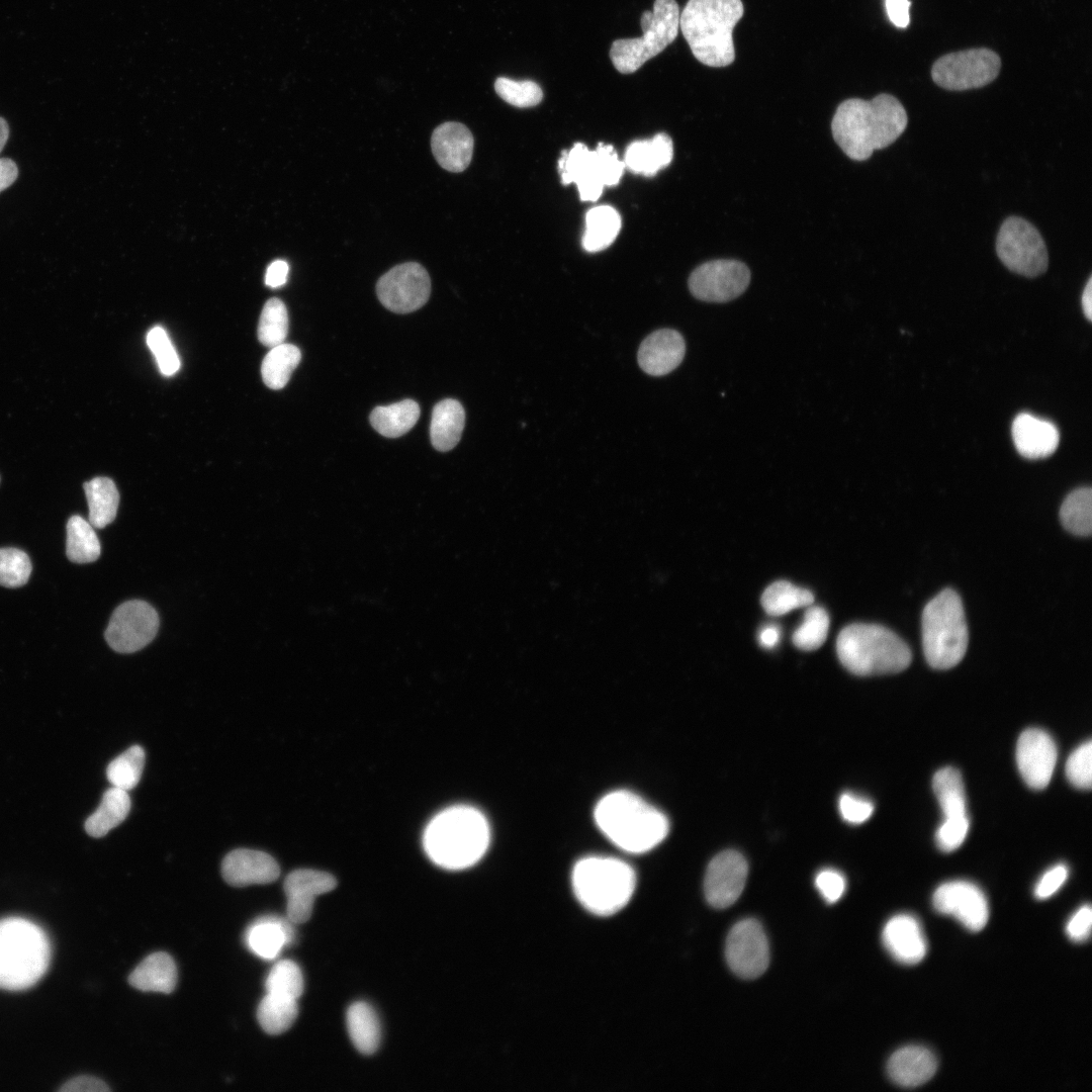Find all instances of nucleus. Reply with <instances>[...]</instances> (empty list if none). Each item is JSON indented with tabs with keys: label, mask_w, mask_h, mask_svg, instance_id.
Returning a JSON list of instances; mask_svg holds the SVG:
<instances>
[{
	"label": "nucleus",
	"mask_w": 1092,
	"mask_h": 1092,
	"mask_svg": "<svg viewBox=\"0 0 1092 1092\" xmlns=\"http://www.w3.org/2000/svg\"><path fill=\"white\" fill-rule=\"evenodd\" d=\"M907 124V112L901 102L882 93L872 100L850 98L841 102L833 115L831 131L848 158L864 161L874 151L893 144Z\"/></svg>",
	"instance_id": "f257e3e1"
},
{
	"label": "nucleus",
	"mask_w": 1092,
	"mask_h": 1092,
	"mask_svg": "<svg viewBox=\"0 0 1092 1092\" xmlns=\"http://www.w3.org/2000/svg\"><path fill=\"white\" fill-rule=\"evenodd\" d=\"M594 817L609 840L631 853L654 848L669 831V822L662 812L628 791L604 796L595 808Z\"/></svg>",
	"instance_id": "f03ea898"
},
{
	"label": "nucleus",
	"mask_w": 1092,
	"mask_h": 1092,
	"mask_svg": "<svg viewBox=\"0 0 1092 1092\" xmlns=\"http://www.w3.org/2000/svg\"><path fill=\"white\" fill-rule=\"evenodd\" d=\"M743 13L741 0H689L679 14V28L694 57L714 68L732 64V31Z\"/></svg>",
	"instance_id": "7ed1b4c3"
},
{
	"label": "nucleus",
	"mask_w": 1092,
	"mask_h": 1092,
	"mask_svg": "<svg viewBox=\"0 0 1092 1092\" xmlns=\"http://www.w3.org/2000/svg\"><path fill=\"white\" fill-rule=\"evenodd\" d=\"M489 843V828L484 816L470 807L448 809L428 826L424 844L437 864L451 870L475 863Z\"/></svg>",
	"instance_id": "20e7f679"
},
{
	"label": "nucleus",
	"mask_w": 1092,
	"mask_h": 1092,
	"mask_svg": "<svg viewBox=\"0 0 1092 1092\" xmlns=\"http://www.w3.org/2000/svg\"><path fill=\"white\" fill-rule=\"evenodd\" d=\"M51 944L44 931L22 917L0 920V988L20 991L47 972Z\"/></svg>",
	"instance_id": "39448f33"
},
{
	"label": "nucleus",
	"mask_w": 1092,
	"mask_h": 1092,
	"mask_svg": "<svg viewBox=\"0 0 1092 1092\" xmlns=\"http://www.w3.org/2000/svg\"><path fill=\"white\" fill-rule=\"evenodd\" d=\"M842 665L856 675H877L904 670L911 662L908 645L891 630L873 624H851L836 640Z\"/></svg>",
	"instance_id": "423d86ee"
},
{
	"label": "nucleus",
	"mask_w": 1092,
	"mask_h": 1092,
	"mask_svg": "<svg viewBox=\"0 0 1092 1092\" xmlns=\"http://www.w3.org/2000/svg\"><path fill=\"white\" fill-rule=\"evenodd\" d=\"M571 885L576 899L588 912L609 916L629 903L635 891L636 875L621 859L587 856L573 867Z\"/></svg>",
	"instance_id": "0eeeda50"
},
{
	"label": "nucleus",
	"mask_w": 1092,
	"mask_h": 1092,
	"mask_svg": "<svg viewBox=\"0 0 1092 1092\" xmlns=\"http://www.w3.org/2000/svg\"><path fill=\"white\" fill-rule=\"evenodd\" d=\"M968 627L959 595L943 589L924 607L922 645L928 664L936 669L957 665L968 647Z\"/></svg>",
	"instance_id": "6e6552de"
},
{
	"label": "nucleus",
	"mask_w": 1092,
	"mask_h": 1092,
	"mask_svg": "<svg viewBox=\"0 0 1092 1092\" xmlns=\"http://www.w3.org/2000/svg\"><path fill=\"white\" fill-rule=\"evenodd\" d=\"M679 14L675 0H655L652 11L641 14V36L613 41L609 54L615 69L631 74L660 54L677 36Z\"/></svg>",
	"instance_id": "1a4fd4ad"
},
{
	"label": "nucleus",
	"mask_w": 1092,
	"mask_h": 1092,
	"mask_svg": "<svg viewBox=\"0 0 1092 1092\" xmlns=\"http://www.w3.org/2000/svg\"><path fill=\"white\" fill-rule=\"evenodd\" d=\"M558 167L562 184L574 183L582 201H597L606 186L619 183L625 164L611 145L601 143L595 151H589L584 144L577 143L562 153Z\"/></svg>",
	"instance_id": "9d476101"
},
{
	"label": "nucleus",
	"mask_w": 1092,
	"mask_h": 1092,
	"mask_svg": "<svg viewBox=\"0 0 1092 1092\" xmlns=\"http://www.w3.org/2000/svg\"><path fill=\"white\" fill-rule=\"evenodd\" d=\"M996 253L1010 271L1022 276L1036 277L1049 266L1043 239L1037 229L1022 217L1010 216L1003 221L996 239Z\"/></svg>",
	"instance_id": "9b49d317"
},
{
	"label": "nucleus",
	"mask_w": 1092,
	"mask_h": 1092,
	"mask_svg": "<svg viewBox=\"0 0 1092 1092\" xmlns=\"http://www.w3.org/2000/svg\"><path fill=\"white\" fill-rule=\"evenodd\" d=\"M1001 60L989 49H972L940 57L932 66L931 76L941 88L963 91L983 87L999 74Z\"/></svg>",
	"instance_id": "f8f14e48"
},
{
	"label": "nucleus",
	"mask_w": 1092,
	"mask_h": 1092,
	"mask_svg": "<svg viewBox=\"0 0 1092 1092\" xmlns=\"http://www.w3.org/2000/svg\"><path fill=\"white\" fill-rule=\"evenodd\" d=\"M158 629L156 610L144 601L132 600L114 610L104 636L114 651L132 653L148 645Z\"/></svg>",
	"instance_id": "ddd939ff"
},
{
	"label": "nucleus",
	"mask_w": 1092,
	"mask_h": 1092,
	"mask_svg": "<svg viewBox=\"0 0 1092 1092\" xmlns=\"http://www.w3.org/2000/svg\"><path fill=\"white\" fill-rule=\"evenodd\" d=\"M379 301L396 313H408L421 308L429 299L431 280L419 263L407 262L394 266L376 284Z\"/></svg>",
	"instance_id": "4468645a"
},
{
	"label": "nucleus",
	"mask_w": 1092,
	"mask_h": 1092,
	"mask_svg": "<svg viewBox=\"0 0 1092 1092\" xmlns=\"http://www.w3.org/2000/svg\"><path fill=\"white\" fill-rule=\"evenodd\" d=\"M750 282V271L737 260L720 259L697 267L689 277L694 297L706 302H727L741 295Z\"/></svg>",
	"instance_id": "2eb2a0df"
},
{
	"label": "nucleus",
	"mask_w": 1092,
	"mask_h": 1092,
	"mask_svg": "<svg viewBox=\"0 0 1092 1092\" xmlns=\"http://www.w3.org/2000/svg\"><path fill=\"white\" fill-rule=\"evenodd\" d=\"M725 958L732 972L742 979H755L765 972L769 947L758 921L743 919L731 928L726 939Z\"/></svg>",
	"instance_id": "dca6fc26"
},
{
	"label": "nucleus",
	"mask_w": 1092,
	"mask_h": 1092,
	"mask_svg": "<svg viewBox=\"0 0 1092 1092\" xmlns=\"http://www.w3.org/2000/svg\"><path fill=\"white\" fill-rule=\"evenodd\" d=\"M934 909L956 918L971 931H980L989 918L988 901L983 891L968 881L940 885L932 897Z\"/></svg>",
	"instance_id": "f3484780"
},
{
	"label": "nucleus",
	"mask_w": 1092,
	"mask_h": 1092,
	"mask_svg": "<svg viewBox=\"0 0 1092 1092\" xmlns=\"http://www.w3.org/2000/svg\"><path fill=\"white\" fill-rule=\"evenodd\" d=\"M747 875L748 864L741 853L735 850L718 853L706 870L704 893L707 902L717 909L730 907L742 894Z\"/></svg>",
	"instance_id": "a211bd4d"
},
{
	"label": "nucleus",
	"mask_w": 1092,
	"mask_h": 1092,
	"mask_svg": "<svg viewBox=\"0 0 1092 1092\" xmlns=\"http://www.w3.org/2000/svg\"><path fill=\"white\" fill-rule=\"evenodd\" d=\"M1058 751L1054 739L1041 729L1023 731L1016 745V763L1025 784L1034 789H1044L1054 774Z\"/></svg>",
	"instance_id": "6ab92c4d"
},
{
	"label": "nucleus",
	"mask_w": 1092,
	"mask_h": 1092,
	"mask_svg": "<svg viewBox=\"0 0 1092 1092\" xmlns=\"http://www.w3.org/2000/svg\"><path fill=\"white\" fill-rule=\"evenodd\" d=\"M336 886L334 876L323 871L299 869L291 872L283 886L287 918L294 924L306 922L312 914L315 897L333 891Z\"/></svg>",
	"instance_id": "aec40b11"
},
{
	"label": "nucleus",
	"mask_w": 1092,
	"mask_h": 1092,
	"mask_svg": "<svg viewBox=\"0 0 1092 1092\" xmlns=\"http://www.w3.org/2000/svg\"><path fill=\"white\" fill-rule=\"evenodd\" d=\"M223 880L233 887L265 885L276 881L280 875L277 861L269 853L238 848L229 852L221 862Z\"/></svg>",
	"instance_id": "412c9836"
},
{
	"label": "nucleus",
	"mask_w": 1092,
	"mask_h": 1092,
	"mask_svg": "<svg viewBox=\"0 0 1092 1092\" xmlns=\"http://www.w3.org/2000/svg\"><path fill=\"white\" fill-rule=\"evenodd\" d=\"M686 353L682 336L675 330L652 332L641 343L637 360L640 368L651 376H662L681 363Z\"/></svg>",
	"instance_id": "4be33fe9"
},
{
	"label": "nucleus",
	"mask_w": 1092,
	"mask_h": 1092,
	"mask_svg": "<svg viewBox=\"0 0 1092 1092\" xmlns=\"http://www.w3.org/2000/svg\"><path fill=\"white\" fill-rule=\"evenodd\" d=\"M882 940L893 959L904 965L918 964L927 952L921 925L909 914H898L889 919L883 928Z\"/></svg>",
	"instance_id": "5701e85b"
},
{
	"label": "nucleus",
	"mask_w": 1092,
	"mask_h": 1092,
	"mask_svg": "<svg viewBox=\"0 0 1092 1092\" xmlns=\"http://www.w3.org/2000/svg\"><path fill=\"white\" fill-rule=\"evenodd\" d=\"M474 140L467 126L448 121L435 128L431 148L438 164L453 173L464 171L470 164Z\"/></svg>",
	"instance_id": "b1692460"
},
{
	"label": "nucleus",
	"mask_w": 1092,
	"mask_h": 1092,
	"mask_svg": "<svg viewBox=\"0 0 1092 1092\" xmlns=\"http://www.w3.org/2000/svg\"><path fill=\"white\" fill-rule=\"evenodd\" d=\"M1012 437L1018 453L1028 459L1052 455L1060 441L1059 431L1054 424L1026 413L1014 419Z\"/></svg>",
	"instance_id": "393cba45"
},
{
	"label": "nucleus",
	"mask_w": 1092,
	"mask_h": 1092,
	"mask_svg": "<svg viewBox=\"0 0 1092 1092\" xmlns=\"http://www.w3.org/2000/svg\"><path fill=\"white\" fill-rule=\"evenodd\" d=\"M937 1069L935 1056L926 1048L908 1045L896 1051L888 1061L890 1079L904 1088L920 1086L930 1080Z\"/></svg>",
	"instance_id": "a878e982"
},
{
	"label": "nucleus",
	"mask_w": 1092,
	"mask_h": 1092,
	"mask_svg": "<svg viewBox=\"0 0 1092 1092\" xmlns=\"http://www.w3.org/2000/svg\"><path fill=\"white\" fill-rule=\"evenodd\" d=\"M287 916H263L254 921L247 929L245 940L252 952L265 959L273 960L283 946L295 939V931Z\"/></svg>",
	"instance_id": "bb28decb"
},
{
	"label": "nucleus",
	"mask_w": 1092,
	"mask_h": 1092,
	"mask_svg": "<svg viewBox=\"0 0 1092 1092\" xmlns=\"http://www.w3.org/2000/svg\"><path fill=\"white\" fill-rule=\"evenodd\" d=\"M672 141L664 132L651 140L632 142L626 149L624 164L632 173L652 177L672 161Z\"/></svg>",
	"instance_id": "cd10ccee"
},
{
	"label": "nucleus",
	"mask_w": 1092,
	"mask_h": 1092,
	"mask_svg": "<svg viewBox=\"0 0 1092 1092\" xmlns=\"http://www.w3.org/2000/svg\"><path fill=\"white\" fill-rule=\"evenodd\" d=\"M128 982L141 991L169 994L177 983L176 964L167 952H154L138 965L129 975Z\"/></svg>",
	"instance_id": "c85d7f7f"
},
{
	"label": "nucleus",
	"mask_w": 1092,
	"mask_h": 1092,
	"mask_svg": "<svg viewBox=\"0 0 1092 1092\" xmlns=\"http://www.w3.org/2000/svg\"><path fill=\"white\" fill-rule=\"evenodd\" d=\"M464 425L465 412L458 400L439 401L433 408L430 426L433 447L440 452L453 449L460 441Z\"/></svg>",
	"instance_id": "c756f323"
},
{
	"label": "nucleus",
	"mask_w": 1092,
	"mask_h": 1092,
	"mask_svg": "<svg viewBox=\"0 0 1092 1092\" xmlns=\"http://www.w3.org/2000/svg\"><path fill=\"white\" fill-rule=\"evenodd\" d=\"M130 806L127 791L111 787L104 792L97 810L86 819L87 834L95 838L105 836L127 817Z\"/></svg>",
	"instance_id": "7c9ffc66"
},
{
	"label": "nucleus",
	"mask_w": 1092,
	"mask_h": 1092,
	"mask_svg": "<svg viewBox=\"0 0 1092 1092\" xmlns=\"http://www.w3.org/2000/svg\"><path fill=\"white\" fill-rule=\"evenodd\" d=\"M932 787L943 814L942 821H968L967 802L961 774L943 767L933 777Z\"/></svg>",
	"instance_id": "2f4dec72"
},
{
	"label": "nucleus",
	"mask_w": 1092,
	"mask_h": 1092,
	"mask_svg": "<svg viewBox=\"0 0 1092 1092\" xmlns=\"http://www.w3.org/2000/svg\"><path fill=\"white\" fill-rule=\"evenodd\" d=\"M89 508V523L97 529L112 523L116 517L119 493L108 477L99 476L83 484Z\"/></svg>",
	"instance_id": "473e14b6"
},
{
	"label": "nucleus",
	"mask_w": 1092,
	"mask_h": 1092,
	"mask_svg": "<svg viewBox=\"0 0 1092 1092\" xmlns=\"http://www.w3.org/2000/svg\"><path fill=\"white\" fill-rule=\"evenodd\" d=\"M622 225L621 215L610 205L590 208L585 215L582 246L594 253L608 248L617 238Z\"/></svg>",
	"instance_id": "72a5a7b5"
},
{
	"label": "nucleus",
	"mask_w": 1092,
	"mask_h": 1092,
	"mask_svg": "<svg viewBox=\"0 0 1092 1092\" xmlns=\"http://www.w3.org/2000/svg\"><path fill=\"white\" fill-rule=\"evenodd\" d=\"M420 418V406L413 399L376 406L370 414L371 426L382 436L397 438L407 433Z\"/></svg>",
	"instance_id": "f704fd0d"
},
{
	"label": "nucleus",
	"mask_w": 1092,
	"mask_h": 1092,
	"mask_svg": "<svg viewBox=\"0 0 1092 1092\" xmlns=\"http://www.w3.org/2000/svg\"><path fill=\"white\" fill-rule=\"evenodd\" d=\"M347 1029L355 1048L373 1054L380 1042V1024L374 1009L365 1002L352 1004L347 1011Z\"/></svg>",
	"instance_id": "c9c22d12"
},
{
	"label": "nucleus",
	"mask_w": 1092,
	"mask_h": 1092,
	"mask_svg": "<svg viewBox=\"0 0 1092 1092\" xmlns=\"http://www.w3.org/2000/svg\"><path fill=\"white\" fill-rule=\"evenodd\" d=\"M66 554L74 563H90L100 556L94 527L81 516H72L67 523Z\"/></svg>",
	"instance_id": "e433bc0d"
},
{
	"label": "nucleus",
	"mask_w": 1092,
	"mask_h": 1092,
	"mask_svg": "<svg viewBox=\"0 0 1092 1092\" xmlns=\"http://www.w3.org/2000/svg\"><path fill=\"white\" fill-rule=\"evenodd\" d=\"M298 1015L297 1000L266 993L257 1009V1019L262 1029L277 1035L286 1031Z\"/></svg>",
	"instance_id": "4c0bfd02"
},
{
	"label": "nucleus",
	"mask_w": 1092,
	"mask_h": 1092,
	"mask_svg": "<svg viewBox=\"0 0 1092 1092\" xmlns=\"http://www.w3.org/2000/svg\"><path fill=\"white\" fill-rule=\"evenodd\" d=\"M300 359V350L294 345L282 343L271 348L261 366L264 383L271 389L283 388Z\"/></svg>",
	"instance_id": "58836bf2"
},
{
	"label": "nucleus",
	"mask_w": 1092,
	"mask_h": 1092,
	"mask_svg": "<svg viewBox=\"0 0 1092 1092\" xmlns=\"http://www.w3.org/2000/svg\"><path fill=\"white\" fill-rule=\"evenodd\" d=\"M813 594L786 580L768 585L761 596L764 611L771 616H782L794 609L811 606Z\"/></svg>",
	"instance_id": "ea45409f"
},
{
	"label": "nucleus",
	"mask_w": 1092,
	"mask_h": 1092,
	"mask_svg": "<svg viewBox=\"0 0 1092 1092\" xmlns=\"http://www.w3.org/2000/svg\"><path fill=\"white\" fill-rule=\"evenodd\" d=\"M1060 517L1064 527L1079 536H1089L1092 531V490L1080 487L1073 490L1063 502Z\"/></svg>",
	"instance_id": "a19ab883"
},
{
	"label": "nucleus",
	"mask_w": 1092,
	"mask_h": 1092,
	"mask_svg": "<svg viewBox=\"0 0 1092 1092\" xmlns=\"http://www.w3.org/2000/svg\"><path fill=\"white\" fill-rule=\"evenodd\" d=\"M145 764V751L140 745H132L115 757L106 768V777L112 787L129 791L142 777Z\"/></svg>",
	"instance_id": "79ce46f5"
},
{
	"label": "nucleus",
	"mask_w": 1092,
	"mask_h": 1092,
	"mask_svg": "<svg viewBox=\"0 0 1092 1092\" xmlns=\"http://www.w3.org/2000/svg\"><path fill=\"white\" fill-rule=\"evenodd\" d=\"M288 333V313L278 298H270L264 304L259 325L258 339L266 347L273 348L284 343Z\"/></svg>",
	"instance_id": "37998d69"
},
{
	"label": "nucleus",
	"mask_w": 1092,
	"mask_h": 1092,
	"mask_svg": "<svg viewBox=\"0 0 1092 1092\" xmlns=\"http://www.w3.org/2000/svg\"><path fill=\"white\" fill-rule=\"evenodd\" d=\"M829 622V616L825 609L819 606L808 608L804 614L802 624L792 636L794 645L806 651L819 648L826 640Z\"/></svg>",
	"instance_id": "c03bdc74"
},
{
	"label": "nucleus",
	"mask_w": 1092,
	"mask_h": 1092,
	"mask_svg": "<svg viewBox=\"0 0 1092 1092\" xmlns=\"http://www.w3.org/2000/svg\"><path fill=\"white\" fill-rule=\"evenodd\" d=\"M265 987L267 993L297 1000L303 992L300 968L290 960L278 962L269 972Z\"/></svg>",
	"instance_id": "a18cd8bd"
},
{
	"label": "nucleus",
	"mask_w": 1092,
	"mask_h": 1092,
	"mask_svg": "<svg viewBox=\"0 0 1092 1092\" xmlns=\"http://www.w3.org/2000/svg\"><path fill=\"white\" fill-rule=\"evenodd\" d=\"M496 94L507 103L519 107H533L543 99L541 87L534 81H517L507 77H498L494 82Z\"/></svg>",
	"instance_id": "49530a36"
},
{
	"label": "nucleus",
	"mask_w": 1092,
	"mask_h": 1092,
	"mask_svg": "<svg viewBox=\"0 0 1092 1092\" xmlns=\"http://www.w3.org/2000/svg\"><path fill=\"white\" fill-rule=\"evenodd\" d=\"M31 573L28 555L17 548L0 549V585L19 587L24 585Z\"/></svg>",
	"instance_id": "de8ad7c7"
},
{
	"label": "nucleus",
	"mask_w": 1092,
	"mask_h": 1092,
	"mask_svg": "<svg viewBox=\"0 0 1092 1092\" xmlns=\"http://www.w3.org/2000/svg\"><path fill=\"white\" fill-rule=\"evenodd\" d=\"M147 344L153 352L161 373L165 376L175 374L180 368V360L166 331L155 327L147 335Z\"/></svg>",
	"instance_id": "09e8293b"
},
{
	"label": "nucleus",
	"mask_w": 1092,
	"mask_h": 1092,
	"mask_svg": "<svg viewBox=\"0 0 1092 1092\" xmlns=\"http://www.w3.org/2000/svg\"><path fill=\"white\" fill-rule=\"evenodd\" d=\"M1066 776L1069 782L1079 789H1090L1092 783V743L1087 740L1080 744L1066 762Z\"/></svg>",
	"instance_id": "8fccbe9b"
},
{
	"label": "nucleus",
	"mask_w": 1092,
	"mask_h": 1092,
	"mask_svg": "<svg viewBox=\"0 0 1092 1092\" xmlns=\"http://www.w3.org/2000/svg\"><path fill=\"white\" fill-rule=\"evenodd\" d=\"M838 809L845 821L851 824H860L872 816L874 805L863 797L845 793L839 798Z\"/></svg>",
	"instance_id": "3c124183"
},
{
	"label": "nucleus",
	"mask_w": 1092,
	"mask_h": 1092,
	"mask_svg": "<svg viewBox=\"0 0 1092 1092\" xmlns=\"http://www.w3.org/2000/svg\"><path fill=\"white\" fill-rule=\"evenodd\" d=\"M970 821H942L935 833L937 846L945 852L956 850L965 841Z\"/></svg>",
	"instance_id": "603ef678"
},
{
	"label": "nucleus",
	"mask_w": 1092,
	"mask_h": 1092,
	"mask_svg": "<svg viewBox=\"0 0 1092 1092\" xmlns=\"http://www.w3.org/2000/svg\"><path fill=\"white\" fill-rule=\"evenodd\" d=\"M815 885L821 896L827 903L837 902L843 895L846 887L845 878L834 869H824L818 873Z\"/></svg>",
	"instance_id": "864d4df0"
},
{
	"label": "nucleus",
	"mask_w": 1092,
	"mask_h": 1092,
	"mask_svg": "<svg viewBox=\"0 0 1092 1092\" xmlns=\"http://www.w3.org/2000/svg\"><path fill=\"white\" fill-rule=\"evenodd\" d=\"M1069 870L1066 864L1059 863L1048 870L1038 880L1034 895L1037 899H1046L1053 896L1066 882Z\"/></svg>",
	"instance_id": "5fc2aeb1"
},
{
	"label": "nucleus",
	"mask_w": 1092,
	"mask_h": 1092,
	"mask_svg": "<svg viewBox=\"0 0 1092 1092\" xmlns=\"http://www.w3.org/2000/svg\"><path fill=\"white\" fill-rule=\"evenodd\" d=\"M1092 910L1090 905L1080 907L1069 919L1066 932L1075 942H1083L1090 937Z\"/></svg>",
	"instance_id": "6e6d98bb"
},
{
	"label": "nucleus",
	"mask_w": 1092,
	"mask_h": 1092,
	"mask_svg": "<svg viewBox=\"0 0 1092 1092\" xmlns=\"http://www.w3.org/2000/svg\"><path fill=\"white\" fill-rule=\"evenodd\" d=\"M109 1087L102 1080L92 1076H78L66 1082L60 1091L64 1092H104Z\"/></svg>",
	"instance_id": "4d7b16f0"
},
{
	"label": "nucleus",
	"mask_w": 1092,
	"mask_h": 1092,
	"mask_svg": "<svg viewBox=\"0 0 1092 1092\" xmlns=\"http://www.w3.org/2000/svg\"><path fill=\"white\" fill-rule=\"evenodd\" d=\"M909 0H886V9L891 22L900 28L908 26L910 21Z\"/></svg>",
	"instance_id": "13d9d810"
},
{
	"label": "nucleus",
	"mask_w": 1092,
	"mask_h": 1092,
	"mask_svg": "<svg viewBox=\"0 0 1092 1092\" xmlns=\"http://www.w3.org/2000/svg\"><path fill=\"white\" fill-rule=\"evenodd\" d=\"M289 267L283 260H276L272 262L266 271L265 282L269 287L277 288L282 286L287 279Z\"/></svg>",
	"instance_id": "bf43d9fd"
},
{
	"label": "nucleus",
	"mask_w": 1092,
	"mask_h": 1092,
	"mask_svg": "<svg viewBox=\"0 0 1092 1092\" xmlns=\"http://www.w3.org/2000/svg\"><path fill=\"white\" fill-rule=\"evenodd\" d=\"M18 176V168L15 162L8 158H0V192L11 186Z\"/></svg>",
	"instance_id": "052dcab7"
},
{
	"label": "nucleus",
	"mask_w": 1092,
	"mask_h": 1092,
	"mask_svg": "<svg viewBox=\"0 0 1092 1092\" xmlns=\"http://www.w3.org/2000/svg\"><path fill=\"white\" fill-rule=\"evenodd\" d=\"M781 631L776 625H767L759 632L758 640L762 647L772 648L780 640Z\"/></svg>",
	"instance_id": "680f3d73"
},
{
	"label": "nucleus",
	"mask_w": 1092,
	"mask_h": 1092,
	"mask_svg": "<svg viewBox=\"0 0 1092 1092\" xmlns=\"http://www.w3.org/2000/svg\"><path fill=\"white\" fill-rule=\"evenodd\" d=\"M1082 307L1085 316L1092 320V278L1089 277L1087 284L1082 293Z\"/></svg>",
	"instance_id": "e2e57ef3"
},
{
	"label": "nucleus",
	"mask_w": 1092,
	"mask_h": 1092,
	"mask_svg": "<svg viewBox=\"0 0 1092 1092\" xmlns=\"http://www.w3.org/2000/svg\"><path fill=\"white\" fill-rule=\"evenodd\" d=\"M9 136V126L7 121L0 116V153L6 145Z\"/></svg>",
	"instance_id": "0e129e2a"
}]
</instances>
